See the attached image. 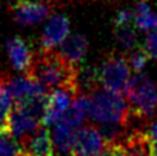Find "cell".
<instances>
[{"instance_id": "obj_18", "label": "cell", "mask_w": 157, "mask_h": 156, "mask_svg": "<svg viewBox=\"0 0 157 156\" xmlns=\"http://www.w3.org/2000/svg\"><path fill=\"white\" fill-rule=\"evenodd\" d=\"M114 38L117 43L121 46V48L125 49V51H132L134 48H136L139 44L135 22L114 26Z\"/></svg>"}, {"instance_id": "obj_7", "label": "cell", "mask_w": 157, "mask_h": 156, "mask_svg": "<svg viewBox=\"0 0 157 156\" xmlns=\"http://www.w3.org/2000/svg\"><path fill=\"white\" fill-rule=\"evenodd\" d=\"M77 95L70 90L66 88H55L48 94L46 111H44L43 119L40 120V125H53L61 120L63 115L66 112V109L70 107L71 100H74Z\"/></svg>"}, {"instance_id": "obj_3", "label": "cell", "mask_w": 157, "mask_h": 156, "mask_svg": "<svg viewBox=\"0 0 157 156\" xmlns=\"http://www.w3.org/2000/svg\"><path fill=\"white\" fill-rule=\"evenodd\" d=\"M88 116L92 121L99 122H114L127 126L130 124V108L122 96L121 91L99 88L90 96Z\"/></svg>"}, {"instance_id": "obj_11", "label": "cell", "mask_w": 157, "mask_h": 156, "mask_svg": "<svg viewBox=\"0 0 157 156\" xmlns=\"http://www.w3.org/2000/svg\"><path fill=\"white\" fill-rule=\"evenodd\" d=\"M5 47H7L8 57L12 63L13 68L18 72H25L26 74L33 64V60H34L31 48L27 44V42L24 38L16 35L7 39Z\"/></svg>"}, {"instance_id": "obj_12", "label": "cell", "mask_w": 157, "mask_h": 156, "mask_svg": "<svg viewBox=\"0 0 157 156\" xmlns=\"http://www.w3.org/2000/svg\"><path fill=\"white\" fill-rule=\"evenodd\" d=\"M88 49V41L85 35L79 33H74L60 44L59 53L63 56L66 61H69L71 65L79 68V64L85 59Z\"/></svg>"}, {"instance_id": "obj_5", "label": "cell", "mask_w": 157, "mask_h": 156, "mask_svg": "<svg viewBox=\"0 0 157 156\" xmlns=\"http://www.w3.org/2000/svg\"><path fill=\"white\" fill-rule=\"evenodd\" d=\"M9 10L18 25L29 26L49 17L52 3L49 0H14L10 4Z\"/></svg>"}, {"instance_id": "obj_15", "label": "cell", "mask_w": 157, "mask_h": 156, "mask_svg": "<svg viewBox=\"0 0 157 156\" xmlns=\"http://www.w3.org/2000/svg\"><path fill=\"white\" fill-rule=\"evenodd\" d=\"M75 129L77 127H71L70 125L65 124L61 120L55 124L52 142H53L56 156H69L73 139H74Z\"/></svg>"}, {"instance_id": "obj_16", "label": "cell", "mask_w": 157, "mask_h": 156, "mask_svg": "<svg viewBox=\"0 0 157 156\" xmlns=\"http://www.w3.org/2000/svg\"><path fill=\"white\" fill-rule=\"evenodd\" d=\"M121 143L125 150V156H151L148 135L143 130L135 129L127 134Z\"/></svg>"}, {"instance_id": "obj_22", "label": "cell", "mask_w": 157, "mask_h": 156, "mask_svg": "<svg viewBox=\"0 0 157 156\" xmlns=\"http://www.w3.org/2000/svg\"><path fill=\"white\" fill-rule=\"evenodd\" d=\"M82 85H83V88L90 94L99 90L100 88L99 86L101 85L99 66L88 65L85 69H82Z\"/></svg>"}, {"instance_id": "obj_1", "label": "cell", "mask_w": 157, "mask_h": 156, "mask_svg": "<svg viewBox=\"0 0 157 156\" xmlns=\"http://www.w3.org/2000/svg\"><path fill=\"white\" fill-rule=\"evenodd\" d=\"M26 76L35 78L47 90L66 88L79 94V68L71 65L53 49H40Z\"/></svg>"}, {"instance_id": "obj_4", "label": "cell", "mask_w": 157, "mask_h": 156, "mask_svg": "<svg viewBox=\"0 0 157 156\" xmlns=\"http://www.w3.org/2000/svg\"><path fill=\"white\" fill-rule=\"evenodd\" d=\"M130 78V65L126 57L120 55H108L100 66V81L108 90L122 91Z\"/></svg>"}, {"instance_id": "obj_21", "label": "cell", "mask_w": 157, "mask_h": 156, "mask_svg": "<svg viewBox=\"0 0 157 156\" xmlns=\"http://www.w3.org/2000/svg\"><path fill=\"white\" fill-rule=\"evenodd\" d=\"M0 156H29L10 131H0Z\"/></svg>"}, {"instance_id": "obj_10", "label": "cell", "mask_w": 157, "mask_h": 156, "mask_svg": "<svg viewBox=\"0 0 157 156\" xmlns=\"http://www.w3.org/2000/svg\"><path fill=\"white\" fill-rule=\"evenodd\" d=\"M8 88L14 103H20L26 99L43 96L48 94L47 87L30 76L16 77L12 80H8Z\"/></svg>"}, {"instance_id": "obj_17", "label": "cell", "mask_w": 157, "mask_h": 156, "mask_svg": "<svg viewBox=\"0 0 157 156\" xmlns=\"http://www.w3.org/2000/svg\"><path fill=\"white\" fill-rule=\"evenodd\" d=\"M12 111V95L8 78L0 74V131H9V115Z\"/></svg>"}, {"instance_id": "obj_6", "label": "cell", "mask_w": 157, "mask_h": 156, "mask_svg": "<svg viewBox=\"0 0 157 156\" xmlns=\"http://www.w3.org/2000/svg\"><path fill=\"white\" fill-rule=\"evenodd\" d=\"M105 143L94 125L78 126L74 133L69 156H95L103 151Z\"/></svg>"}, {"instance_id": "obj_19", "label": "cell", "mask_w": 157, "mask_h": 156, "mask_svg": "<svg viewBox=\"0 0 157 156\" xmlns=\"http://www.w3.org/2000/svg\"><path fill=\"white\" fill-rule=\"evenodd\" d=\"M134 22L138 29L143 31H149L157 26V14L151 10L145 0H139L134 12Z\"/></svg>"}, {"instance_id": "obj_25", "label": "cell", "mask_w": 157, "mask_h": 156, "mask_svg": "<svg viewBox=\"0 0 157 156\" xmlns=\"http://www.w3.org/2000/svg\"><path fill=\"white\" fill-rule=\"evenodd\" d=\"M134 22V12L131 9H121L116 13L114 17V26H121V25H126V24H131Z\"/></svg>"}, {"instance_id": "obj_8", "label": "cell", "mask_w": 157, "mask_h": 156, "mask_svg": "<svg viewBox=\"0 0 157 156\" xmlns=\"http://www.w3.org/2000/svg\"><path fill=\"white\" fill-rule=\"evenodd\" d=\"M39 124L40 121L27 113L20 105H12V111L9 115V131L18 139L21 144L26 143L27 139L36 131Z\"/></svg>"}, {"instance_id": "obj_2", "label": "cell", "mask_w": 157, "mask_h": 156, "mask_svg": "<svg viewBox=\"0 0 157 156\" xmlns=\"http://www.w3.org/2000/svg\"><path fill=\"white\" fill-rule=\"evenodd\" d=\"M128 102L130 117L147 121L152 119L157 107V90L152 80L143 72L130 77L123 87Z\"/></svg>"}, {"instance_id": "obj_26", "label": "cell", "mask_w": 157, "mask_h": 156, "mask_svg": "<svg viewBox=\"0 0 157 156\" xmlns=\"http://www.w3.org/2000/svg\"><path fill=\"white\" fill-rule=\"evenodd\" d=\"M149 154L151 156H157V141H149Z\"/></svg>"}, {"instance_id": "obj_20", "label": "cell", "mask_w": 157, "mask_h": 156, "mask_svg": "<svg viewBox=\"0 0 157 156\" xmlns=\"http://www.w3.org/2000/svg\"><path fill=\"white\" fill-rule=\"evenodd\" d=\"M125 127H126L125 125L114 124V122H99L96 129L99 130L100 135H101L106 146V144L121 143L127 135L125 133Z\"/></svg>"}, {"instance_id": "obj_14", "label": "cell", "mask_w": 157, "mask_h": 156, "mask_svg": "<svg viewBox=\"0 0 157 156\" xmlns=\"http://www.w3.org/2000/svg\"><path fill=\"white\" fill-rule=\"evenodd\" d=\"M90 95L87 94H82V95H77L75 99L73 100L70 107L66 109V112L61 117V121L65 124L70 125L71 127H78L83 121L86 120L90 112Z\"/></svg>"}, {"instance_id": "obj_23", "label": "cell", "mask_w": 157, "mask_h": 156, "mask_svg": "<svg viewBox=\"0 0 157 156\" xmlns=\"http://www.w3.org/2000/svg\"><path fill=\"white\" fill-rule=\"evenodd\" d=\"M148 60H149V56L142 48V46H138L136 48H134L127 59L128 65L131 66V69L135 72V73H140V72L144 69V66L148 63Z\"/></svg>"}, {"instance_id": "obj_9", "label": "cell", "mask_w": 157, "mask_h": 156, "mask_svg": "<svg viewBox=\"0 0 157 156\" xmlns=\"http://www.w3.org/2000/svg\"><path fill=\"white\" fill-rule=\"evenodd\" d=\"M70 33V21L65 14H55L49 18L40 38L42 49H53L60 46Z\"/></svg>"}, {"instance_id": "obj_13", "label": "cell", "mask_w": 157, "mask_h": 156, "mask_svg": "<svg viewBox=\"0 0 157 156\" xmlns=\"http://www.w3.org/2000/svg\"><path fill=\"white\" fill-rule=\"evenodd\" d=\"M22 146L29 156H56L51 133L47 127L39 126Z\"/></svg>"}, {"instance_id": "obj_24", "label": "cell", "mask_w": 157, "mask_h": 156, "mask_svg": "<svg viewBox=\"0 0 157 156\" xmlns=\"http://www.w3.org/2000/svg\"><path fill=\"white\" fill-rule=\"evenodd\" d=\"M142 48L147 52L149 59H156L157 57V26L147 33Z\"/></svg>"}]
</instances>
